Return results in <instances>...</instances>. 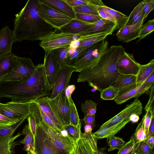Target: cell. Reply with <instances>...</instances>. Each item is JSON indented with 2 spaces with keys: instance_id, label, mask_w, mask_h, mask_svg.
Here are the masks:
<instances>
[{
  "instance_id": "cell-22",
  "label": "cell",
  "mask_w": 154,
  "mask_h": 154,
  "mask_svg": "<svg viewBox=\"0 0 154 154\" xmlns=\"http://www.w3.org/2000/svg\"><path fill=\"white\" fill-rule=\"evenodd\" d=\"M110 33L105 32L98 34L87 35L80 36L79 38V44L76 49L79 55L85 50L95 43L106 38Z\"/></svg>"
},
{
  "instance_id": "cell-17",
  "label": "cell",
  "mask_w": 154,
  "mask_h": 154,
  "mask_svg": "<svg viewBox=\"0 0 154 154\" xmlns=\"http://www.w3.org/2000/svg\"><path fill=\"white\" fill-rule=\"evenodd\" d=\"M144 22L132 25H126L118 31L116 35L118 40L128 42L138 38Z\"/></svg>"
},
{
  "instance_id": "cell-2",
  "label": "cell",
  "mask_w": 154,
  "mask_h": 154,
  "mask_svg": "<svg viewBox=\"0 0 154 154\" xmlns=\"http://www.w3.org/2000/svg\"><path fill=\"white\" fill-rule=\"evenodd\" d=\"M125 51L121 45L108 48L95 65L79 72L77 82H88L89 85L100 91L112 85L120 74L117 68V61Z\"/></svg>"
},
{
  "instance_id": "cell-58",
  "label": "cell",
  "mask_w": 154,
  "mask_h": 154,
  "mask_svg": "<svg viewBox=\"0 0 154 154\" xmlns=\"http://www.w3.org/2000/svg\"><path fill=\"white\" fill-rule=\"evenodd\" d=\"M100 154H104V153L103 151V149H102L101 150H100Z\"/></svg>"
},
{
  "instance_id": "cell-25",
  "label": "cell",
  "mask_w": 154,
  "mask_h": 154,
  "mask_svg": "<svg viewBox=\"0 0 154 154\" xmlns=\"http://www.w3.org/2000/svg\"><path fill=\"white\" fill-rule=\"evenodd\" d=\"M29 112L30 114L34 116L36 121H43L53 128L60 131L53 121L41 110L34 101L30 103Z\"/></svg>"
},
{
  "instance_id": "cell-55",
  "label": "cell",
  "mask_w": 154,
  "mask_h": 154,
  "mask_svg": "<svg viewBox=\"0 0 154 154\" xmlns=\"http://www.w3.org/2000/svg\"><path fill=\"white\" fill-rule=\"evenodd\" d=\"M139 119V116L135 114L132 115L129 118L130 122L133 123H135L138 122Z\"/></svg>"
},
{
  "instance_id": "cell-28",
  "label": "cell",
  "mask_w": 154,
  "mask_h": 154,
  "mask_svg": "<svg viewBox=\"0 0 154 154\" xmlns=\"http://www.w3.org/2000/svg\"><path fill=\"white\" fill-rule=\"evenodd\" d=\"M101 7L114 18L116 22L117 29L118 30L126 25L128 16L106 6L104 4L101 5Z\"/></svg>"
},
{
  "instance_id": "cell-47",
  "label": "cell",
  "mask_w": 154,
  "mask_h": 154,
  "mask_svg": "<svg viewBox=\"0 0 154 154\" xmlns=\"http://www.w3.org/2000/svg\"><path fill=\"white\" fill-rule=\"evenodd\" d=\"M143 8V13L145 19L150 12L154 8V0H144Z\"/></svg>"
},
{
  "instance_id": "cell-29",
  "label": "cell",
  "mask_w": 154,
  "mask_h": 154,
  "mask_svg": "<svg viewBox=\"0 0 154 154\" xmlns=\"http://www.w3.org/2000/svg\"><path fill=\"white\" fill-rule=\"evenodd\" d=\"M143 1L140 2L128 16L126 25H134L144 22L145 20L143 13Z\"/></svg>"
},
{
  "instance_id": "cell-46",
  "label": "cell",
  "mask_w": 154,
  "mask_h": 154,
  "mask_svg": "<svg viewBox=\"0 0 154 154\" xmlns=\"http://www.w3.org/2000/svg\"><path fill=\"white\" fill-rule=\"evenodd\" d=\"M149 101L144 108L145 112L150 110L153 115H154V85L149 90Z\"/></svg>"
},
{
  "instance_id": "cell-53",
  "label": "cell",
  "mask_w": 154,
  "mask_h": 154,
  "mask_svg": "<svg viewBox=\"0 0 154 154\" xmlns=\"http://www.w3.org/2000/svg\"><path fill=\"white\" fill-rule=\"evenodd\" d=\"M151 148H154V135L148 136L146 139L144 140Z\"/></svg>"
},
{
  "instance_id": "cell-56",
  "label": "cell",
  "mask_w": 154,
  "mask_h": 154,
  "mask_svg": "<svg viewBox=\"0 0 154 154\" xmlns=\"http://www.w3.org/2000/svg\"><path fill=\"white\" fill-rule=\"evenodd\" d=\"M154 83V72L151 74L144 81L143 83Z\"/></svg>"
},
{
  "instance_id": "cell-59",
  "label": "cell",
  "mask_w": 154,
  "mask_h": 154,
  "mask_svg": "<svg viewBox=\"0 0 154 154\" xmlns=\"http://www.w3.org/2000/svg\"><path fill=\"white\" fill-rule=\"evenodd\" d=\"M27 154H34V153L33 152L30 150H29V151L27 152Z\"/></svg>"
},
{
  "instance_id": "cell-35",
  "label": "cell",
  "mask_w": 154,
  "mask_h": 154,
  "mask_svg": "<svg viewBox=\"0 0 154 154\" xmlns=\"http://www.w3.org/2000/svg\"><path fill=\"white\" fill-rule=\"evenodd\" d=\"M100 97L105 100H112L118 95L119 91L117 88L110 86L100 91Z\"/></svg>"
},
{
  "instance_id": "cell-11",
  "label": "cell",
  "mask_w": 154,
  "mask_h": 154,
  "mask_svg": "<svg viewBox=\"0 0 154 154\" xmlns=\"http://www.w3.org/2000/svg\"><path fill=\"white\" fill-rule=\"evenodd\" d=\"M97 140L92 133L81 132L79 138L75 141L74 150L71 154H100Z\"/></svg>"
},
{
  "instance_id": "cell-9",
  "label": "cell",
  "mask_w": 154,
  "mask_h": 154,
  "mask_svg": "<svg viewBox=\"0 0 154 154\" xmlns=\"http://www.w3.org/2000/svg\"><path fill=\"white\" fill-rule=\"evenodd\" d=\"M14 64L12 72L4 77L0 81H16L28 77L35 69L36 66L30 58L15 55Z\"/></svg>"
},
{
  "instance_id": "cell-52",
  "label": "cell",
  "mask_w": 154,
  "mask_h": 154,
  "mask_svg": "<svg viewBox=\"0 0 154 154\" xmlns=\"http://www.w3.org/2000/svg\"><path fill=\"white\" fill-rule=\"evenodd\" d=\"M75 88V87L74 85H69L66 88L65 91V94L68 99L71 97Z\"/></svg>"
},
{
  "instance_id": "cell-3",
  "label": "cell",
  "mask_w": 154,
  "mask_h": 154,
  "mask_svg": "<svg viewBox=\"0 0 154 154\" xmlns=\"http://www.w3.org/2000/svg\"><path fill=\"white\" fill-rule=\"evenodd\" d=\"M38 0H29L20 12L15 15L12 31L14 42L24 40L34 41L53 30L38 12Z\"/></svg>"
},
{
  "instance_id": "cell-48",
  "label": "cell",
  "mask_w": 154,
  "mask_h": 154,
  "mask_svg": "<svg viewBox=\"0 0 154 154\" xmlns=\"http://www.w3.org/2000/svg\"><path fill=\"white\" fill-rule=\"evenodd\" d=\"M144 125L145 133L146 137L148 134L150 124L152 118L154 117V115L152 114L150 110L146 112L145 115Z\"/></svg>"
},
{
  "instance_id": "cell-30",
  "label": "cell",
  "mask_w": 154,
  "mask_h": 154,
  "mask_svg": "<svg viewBox=\"0 0 154 154\" xmlns=\"http://www.w3.org/2000/svg\"><path fill=\"white\" fill-rule=\"evenodd\" d=\"M154 72V60H151L148 63L141 65L137 75V82L138 84L143 83L145 80Z\"/></svg>"
},
{
  "instance_id": "cell-57",
  "label": "cell",
  "mask_w": 154,
  "mask_h": 154,
  "mask_svg": "<svg viewBox=\"0 0 154 154\" xmlns=\"http://www.w3.org/2000/svg\"><path fill=\"white\" fill-rule=\"evenodd\" d=\"M85 132L91 133L92 130L93 129L92 127L89 125H85Z\"/></svg>"
},
{
  "instance_id": "cell-44",
  "label": "cell",
  "mask_w": 154,
  "mask_h": 154,
  "mask_svg": "<svg viewBox=\"0 0 154 154\" xmlns=\"http://www.w3.org/2000/svg\"><path fill=\"white\" fill-rule=\"evenodd\" d=\"M76 19L90 23H94L101 18L99 15L75 13Z\"/></svg>"
},
{
  "instance_id": "cell-43",
  "label": "cell",
  "mask_w": 154,
  "mask_h": 154,
  "mask_svg": "<svg viewBox=\"0 0 154 154\" xmlns=\"http://www.w3.org/2000/svg\"><path fill=\"white\" fill-rule=\"evenodd\" d=\"M73 9L75 13H79L99 15L97 12L92 7L88 5L75 6Z\"/></svg>"
},
{
  "instance_id": "cell-32",
  "label": "cell",
  "mask_w": 154,
  "mask_h": 154,
  "mask_svg": "<svg viewBox=\"0 0 154 154\" xmlns=\"http://www.w3.org/2000/svg\"><path fill=\"white\" fill-rule=\"evenodd\" d=\"M21 135L19 133L14 136L0 137V154H13L11 150L12 144Z\"/></svg>"
},
{
  "instance_id": "cell-12",
  "label": "cell",
  "mask_w": 154,
  "mask_h": 154,
  "mask_svg": "<svg viewBox=\"0 0 154 154\" xmlns=\"http://www.w3.org/2000/svg\"><path fill=\"white\" fill-rule=\"evenodd\" d=\"M143 108L142 103L138 99L136 98L131 103L127 105L121 112L104 123L99 129L110 126L128 119L130 116L133 114L139 116L142 113Z\"/></svg>"
},
{
  "instance_id": "cell-15",
  "label": "cell",
  "mask_w": 154,
  "mask_h": 154,
  "mask_svg": "<svg viewBox=\"0 0 154 154\" xmlns=\"http://www.w3.org/2000/svg\"><path fill=\"white\" fill-rule=\"evenodd\" d=\"M43 65L46 80L50 91L59 68L57 62L51 51L45 52Z\"/></svg>"
},
{
  "instance_id": "cell-39",
  "label": "cell",
  "mask_w": 154,
  "mask_h": 154,
  "mask_svg": "<svg viewBox=\"0 0 154 154\" xmlns=\"http://www.w3.org/2000/svg\"><path fill=\"white\" fill-rule=\"evenodd\" d=\"M108 143L109 146L108 149V152L115 149H120L126 143L122 138L114 136L108 139Z\"/></svg>"
},
{
  "instance_id": "cell-37",
  "label": "cell",
  "mask_w": 154,
  "mask_h": 154,
  "mask_svg": "<svg viewBox=\"0 0 154 154\" xmlns=\"http://www.w3.org/2000/svg\"><path fill=\"white\" fill-rule=\"evenodd\" d=\"M154 30V19L148 20L142 26L138 37V41H140L153 32Z\"/></svg>"
},
{
  "instance_id": "cell-16",
  "label": "cell",
  "mask_w": 154,
  "mask_h": 154,
  "mask_svg": "<svg viewBox=\"0 0 154 154\" xmlns=\"http://www.w3.org/2000/svg\"><path fill=\"white\" fill-rule=\"evenodd\" d=\"M116 29L117 25L116 23L101 18L95 22L90 29L78 35L82 36L105 32L109 33L112 34L113 32Z\"/></svg>"
},
{
  "instance_id": "cell-54",
  "label": "cell",
  "mask_w": 154,
  "mask_h": 154,
  "mask_svg": "<svg viewBox=\"0 0 154 154\" xmlns=\"http://www.w3.org/2000/svg\"><path fill=\"white\" fill-rule=\"evenodd\" d=\"M153 135H154V117L152 118L147 137Z\"/></svg>"
},
{
  "instance_id": "cell-60",
  "label": "cell",
  "mask_w": 154,
  "mask_h": 154,
  "mask_svg": "<svg viewBox=\"0 0 154 154\" xmlns=\"http://www.w3.org/2000/svg\"><path fill=\"white\" fill-rule=\"evenodd\" d=\"M149 154H154V149Z\"/></svg>"
},
{
  "instance_id": "cell-51",
  "label": "cell",
  "mask_w": 154,
  "mask_h": 154,
  "mask_svg": "<svg viewBox=\"0 0 154 154\" xmlns=\"http://www.w3.org/2000/svg\"><path fill=\"white\" fill-rule=\"evenodd\" d=\"M85 125H91L93 128L95 126V115H87L84 117L82 119Z\"/></svg>"
},
{
  "instance_id": "cell-26",
  "label": "cell",
  "mask_w": 154,
  "mask_h": 154,
  "mask_svg": "<svg viewBox=\"0 0 154 154\" xmlns=\"http://www.w3.org/2000/svg\"><path fill=\"white\" fill-rule=\"evenodd\" d=\"M15 56L14 54L11 52L0 58V81L12 71Z\"/></svg>"
},
{
  "instance_id": "cell-45",
  "label": "cell",
  "mask_w": 154,
  "mask_h": 154,
  "mask_svg": "<svg viewBox=\"0 0 154 154\" xmlns=\"http://www.w3.org/2000/svg\"><path fill=\"white\" fill-rule=\"evenodd\" d=\"M23 118L11 119L7 117L0 113V128L12 125Z\"/></svg>"
},
{
  "instance_id": "cell-20",
  "label": "cell",
  "mask_w": 154,
  "mask_h": 154,
  "mask_svg": "<svg viewBox=\"0 0 154 154\" xmlns=\"http://www.w3.org/2000/svg\"><path fill=\"white\" fill-rule=\"evenodd\" d=\"M14 42L13 32L8 26L0 30V58L11 52Z\"/></svg>"
},
{
  "instance_id": "cell-34",
  "label": "cell",
  "mask_w": 154,
  "mask_h": 154,
  "mask_svg": "<svg viewBox=\"0 0 154 154\" xmlns=\"http://www.w3.org/2000/svg\"><path fill=\"white\" fill-rule=\"evenodd\" d=\"M69 106V119L70 124L77 127H81V124L76 106L71 97L68 99Z\"/></svg>"
},
{
  "instance_id": "cell-36",
  "label": "cell",
  "mask_w": 154,
  "mask_h": 154,
  "mask_svg": "<svg viewBox=\"0 0 154 154\" xmlns=\"http://www.w3.org/2000/svg\"><path fill=\"white\" fill-rule=\"evenodd\" d=\"M97 103L95 102L89 100L82 103L81 108L84 116L87 115H95L97 110Z\"/></svg>"
},
{
  "instance_id": "cell-27",
  "label": "cell",
  "mask_w": 154,
  "mask_h": 154,
  "mask_svg": "<svg viewBox=\"0 0 154 154\" xmlns=\"http://www.w3.org/2000/svg\"><path fill=\"white\" fill-rule=\"evenodd\" d=\"M34 101L37 103L41 110L53 121L60 131H64L63 125L58 120L52 110L45 97Z\"/></svg>"
},
{
  "instance_id": "cell-14",
  "label": "cell",
  "mask_w": 154,
  "mask_h": 154,
  "mask_svg": "<svg viewBox=\"0 0 154 154\" xmlns=\"http://www.w3.org/2000/svg\"><path fill=\"white\" fill-rule=\"evenodd\" d=\"M116 65L120 74L137 76L141 65L136 61L132 54L125 51L118 60Z\"/></svg>"
},
{
  "instance_id": "cell-21",
  "label": "cell",
  "mask_w": 154,
  "mask_h": 154,
  "mask_svg": "<svg viewBox=\"0 0 154 154\" xmlns=\"http://www.w3.org/2000/svg\"><path fill=\"white\" fill-rule=\"evenodd\" d=\"M130 122V119L122 121L110 126L103 128L99 129L92 134L97 140L106 138L107 139L118 133Z\"/></svg>"
},
{
  "instance_id": "cell-5",
  "label": "cell",
  "mask_w": 154,
  "mask_h": 154,
  "mask_svg": "<svg viewBox=\"0 0 154 154\" xmlns=\"http://www.w3.org/2000/svg\"><path fill=\"white\" fill-rule=\"evenodd\" d=\"M106 38L95 43L79 54L73 67L74 72H80L84 69L94 66L108 48Z\"/></svg>"
},
{
  "instance_id": "cell-10",
  "label": "cell",
  "mask_w": 154,
  "mask_h": 154,
  "mask_svg": "<svg viewBox=\"0 0 154 154\" xmlns=\"http://www.w3.org/2000/svg\"><path fill=\"white\" fill-rule=\"evenodd\" d=\"M30 102L22 103L11 101L6 103H0V113L11 119L27 118L30 114Z\"/></svg>"
},
{
  "instance_id": "cell-4",
  "label": "cell",
  "mask_w": 154,
  "mask_h": 154,
  "mask_svg": "<svg viewBox=\"0 0 154 154\" xmlns=\"http://www.w3.org/2000/svg\"><path fill=\"white\" fill-rule=\"evenodd\" d=\"M63 131L51 128L43 121H36L34 154H71L75 140Z\"/></svg>"
},
{
  "instance_id": "cell-1",
  "label": "cell",
  "mask_w": 154,
  "mask_h": 154,
  "mask_svg": "<svg viewBox=\"0 0 154 154\" xmlns=\"http://www.w3.org/2000/svg\"><path fill=\"white\" fill-rule=\"evenodd\" d=\"M35 70L28 77L19 81H0V98L12 101L29 102L47 96L50 92L43 64L35 66Z\"/></svg>"
},
{
  "instance_id": "cell-42",
  "label": "cell",
  "mask_w": 154,
  "mask_h": 154,
  "mask_svg": "<svg viewBox=\"0 0 154 154\" xmlns=\"http://www.w3.org/2000/svg\"><path fill=\"white\" fill-rule=\"evenodd\" d=\"M154 149L144 141L139 142L137 144L134 152L135 154H149Z\"/></svg>"
},
{
  "instance_id": "cell-41",
  "label": "cell",
  "mask_w": 154,
  "mask_h": 154,
  "mask_svg": "<svg viewBox=\"0 0 154 154\" xmlns=\"http://www.w3.org/2000/svg\"><path fill=\"white\" fill-rule=\"evenodd\" d=\"M81 127H77L70 124L64 127V131L67 134L72 138L75 141L79 139L81 133Z\"/></svg>"
},
{
  "instance_id": "cell-49",
  "label": "cell",
  "mask_w": 154,
  "mask_h": 154,
  "mask_svg": "<svg viewBox=\"0 0 154 154\" xmlns=\"http://www.w3.org/2000/svg\"><path fill=\"white\" fill-rule=\"evenodd\" d=\"M27 118L28 122V124L33 135L34 139L36 129V121L34 116L31 114H29Z\"/></svg>"
},
{
  "instance_id": "cell-38",
  "label": "cell",
  "mask_w": 154,
  "mask_h": 154,
  "mask_svg": "<svg viewBox=\"0 0 154 154\" xmlns=\"http://www.w3.org/2000/svg\"><path fill=\"white\" fill-rule=\"evenodd\" d=\"M144 118L145 116L144 115L134 134L135 142L137 143L140 141L145 140L146 138L144 125Z\"/></svg>"
},
{
  "instance_id": "cell-40",
  "label": "cell",
  "mask_w": 154,
  "mask_h": 154,
  "mask_svg": "<svg viewBox=\"0 0 154 154\" xmlns=\"http://www.w3.org/2000/svg\"><path fill=\"white\" fill-rule=\"evenodd\" d=\"M137 143L135 142L133 134L129 140L119 150L117 154H129L134 151Z\"/></svg>"
},
{
  "instance_id": "cell-18",
  "label": "cell",
  "mask_w": 154,
  "mask_h": 154,
  "mask_svg": "<svg viewBox=\"0 0 154 154\" xmlns=\"http://www.w3.org/2000/svg\"><path fill=\"white\" fill-rule=\"evenodd\" d=\"M140 84L137 83L136 75L120 74L112 86L119 89V92L118 95H119Z\"/></svg>"
},
{
  "instance_id": "cell-13",
  "label": "cell",
  "mask_w": 154,
  "mask_h": 154,
  "mask_svg": "<svg viewBox=\"0 0 154 154\" xmlns=\"http://www.w3.org/2000/svg\"><path fill=\"white\" fill-rule=\"evenodd\" d=\"M74 72L73 67L67 66L61 68H58L49 97L50 98H54L61 91H65L66 88L69 85L70 78L72 73Z\"/></svg>"
},
{
  "instance_id": "cell-24",
  "label": "cell",
  "mask_w": 154,
  "mask_h": 154,
  "mask_svg": "<svg viewBox=\"0 0 154 154\" xmlns=\"http://www.w3.org/2000/svg\"><path fill=\"white\" fill-rule=\"evenodd\" d=\"M41 2L58 11L74 19L75 14L72 8L64 0H40Z\"/></svg>"
},
{
  "instance_id": "cell-31",
  "label": "cell",
  "mask_w": 154,
  "mask_h": 154,
  "mask_svg": "<svg viewBox=\"0 0 154 154\" xmlns=\"http://www.w3.org/2000/svg\"><path fill=\"white\" fill-rule=\"evenodd\" d=\"M22 134H24L25 136L19 143L24 145L23 149L27 152L30 150L33 152L34 137L28 124L25 126Z\"/></svg>"
},
{
  "instance_id": "cell-19",
  "label": "cell",
  "mask_w": 154,
  "mask_h": 154,
  "mask_svg": "<svg viewBox=\"0 0 154 154\" xmlns=\"http://www.w3.org/2000/svg\"><path fill=\"white\" fill-rule=\"evenodd\" d=\"M153 83H143L124 93L117 96L114 99L118 104H122L134 97H138L149 90Z\"/></svg>"
},
{
  "instance_id": "cell-6",
  "label": "cell",
  "mask_w": 154,
  "mask_h": 154,
  "mask_svg": "<svg viewBox=\"0 0 154 154\" xmlns=\"http://www.w3.org/2000/svg\"><path fill=\"white\" fill-rule=\"evenodd\" d=\"M80 36L61 32L57 33L55 29L54 31L39 38L38 40L41 41L39 45L46 52L57 48L69 47L74 41L79 40Z\"/></svg>"
},
{
  "instance_id": "cell-7",
  "label": "cell",
  "mask_w": 154,
  "mask_h": 154,
  "mask_svg": "<svg viewBox=\"0 0 154 154\" xmlns=\"http://www.w3.org/2000/svg\"><path fill=\"white\" fill-rule=\"evenodd\" d=\"M38 12L42 18L55 29L60 30L63 26L75 20L49 6L38 0Z\"/></svg>"
},
{
  "instance_id": "cell-23",
  "label": "cell",
  "mask_w": 154,
  "mask_h": 154,
  "mask_svg": "<svg viewBox=\"0 0 154 154\" xmlns=\"http://www.w3.org/2000/svg\"><path fill=\"white\" fill-rule=\"evenodd\" d=\"M94 23H88L76 19L63 26L59 30L63 33L78 35L90 29Z\"/></svg>"
},
{
  "instance_id": "cell-50",
  "label": "cell",
  "mask_w": 154,
  "mask_h": 154,
  "mask_svg": "<svg viewBox=\"0 0 154 154\" xmlns=\"http://www.w3.org/2000/svg\"><path fill=\"white\" fill-rule=\"evenodd\" d=\"M64 1L70 7L88 5V0H64Z\"/></svg>"
},
{
  "instance_id": "cell-8",
  "label": "cell",
  "mask_w": 154,
  "mask_h": 154,
  "mask_svg": "<svg viewBox=\"0 0 154 154\" xmlns=\"http://www.w3.org/2000/svg\"><path fill=\"white\" fill-rule=\"evenodd\" d=\"M45 98L52 111L64 127L70 124L69 106L65 91H61L53 98L48 97Z\"/></svg>"
},
{
  "instance_id": "cell-61",
  "label": "cell",
  "mask_w": 154,
  "mask_h": 154,
  "mask_svg": "<svg viewBox=\"0 0 154 154\" xmlns=\"http://www.w3.org/2000/svg\"><path fill=\"white\" fill-rule=\"evenodd\" d=\"M129 154H135L134 152V151L131 152Z\"/></svg>"
},
{
  "instance_id": "cell-33",
  "label": "cell",
  "mask_w": 154,
  "mask_h": 154,
  "mask_svg": "<svg viewBox=\"0 0 154 154\" xmlns=\"http://www.w3.org/2000/svg\"><path fill=\"white\" fill-rule=\"evenodd\" d=\"M70 47L66 48H59L51 51L58 64L59 68L66 66V60Z\"/></svg>"
}]
</instances>
